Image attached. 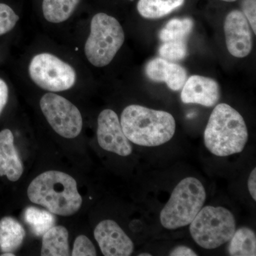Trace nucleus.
I'll return each mask as SVG.
<instances>
[{
    "mask_svg": "<svg viewBox=\"0 0 256 256\" xmlns=\"http://www.w3.org/2000/svg\"><path fill=\"white\" fill-rule=\"evenodd\" d=\"M28 195L33 203L62 216L77 213L82 205V197L75 178L54 170L37 176L28 186Z\"/></svg>",
    "mask_w": 256,
    "mask_h": 256,
    "instance_id": "f257e3e1",
    "label": "nucleus"
},
{
    "mask_svg": "<svg viewBox=\"0 0 256 256\" xmlns=\"http://www.w3.org/2000/svg\"><path fill=\"white\" fill-rule=\"evenodd\" d=\"M120 124L130 142L144 146H160L169 142L176 129L174 117L169 112L138 105L128 106L124 109Z\"/></svg>",
    "mask_w": 256,
    "mask_h": 256,
    "instance_id": "f03ea898",
    "label": "nucleus"
},
{
    "mask_svg": "<svg viewBox=\"0 0 256 256\" xmlns=\"http://www.w3.org/2000/svg\"><path fill=\"white\" fill-rule=\"evenodd\" d=\"M204 138L210 152L227 156L244 150L248 132L242 114L228 104H220L210 114Z\"/></svg>",
    "mask_w": 256,
    "mask_h": 256,
    "instance_id": "7ed1b4c3",
    "label": "nucleus"
},
{
    "mask_svg": "<svg viewBox=\"0 0 256 256\" xmlns=\"http://www.w3.org/2000/svg\"><path fill=\"white\" fill-rule=\"evenodd\" d=\"M206 198V190L198 178H184L174 188L169 201L161 210L162 225L169 230L190 225L204 206Z\"/></svg>",
    "mask_w": 256,
    "mask_h": 256,
    "instance_id": "20e7f679",
    "label": "nucleus"
},
{
    "mask_svg": "<svg viewBox=\"0 0 256 256\" xmlns=\"http://www.w3.org/2000/svg\"><path fill=\"white\" fill-rule=\"evenodd\" d=\"M124 42V28L116 18L105 13L92 18L90 32L85 44L87 60L96 67L108 65Z\"/></svg>",
    "mask_w": 256,
    "mask_h": 256,
    "instance_id": "39448f33",
    "label": "nucleus"
},
{
    "mask_svg": "<svg viewBox=\"0 0 256 256\" xmlns=\"http://www.w3.org/2000/svg\"><path fill=\"white\" fill-rule=\"evenodd\" d=\"M190 225L192 238L204 249L222 246L230 240L236 230L233 214L222 206L202 207Z\"/></svg>",
    "mask_w": 256,
    "mask_h": 256,
    "instance_id": "423d86ee",
    "label": "nucleus"
},
{
    "mask_svg": "<svg viewBox=\"0 0 256 256\" xmlns=\"http://www.w3.org/2000/svg\"><path fill=\"white\" fill-rule=\"evenodd\" d=\"M30 78L38 87L50 92L68 90L76 80L72 66L50 54H37L28 66Z\"/></svg>",
    "mask_w": 256,
    "mask_h": 256,
    "instance_id": "0eeeda50",
    "label": "nucleus"
},
{
    "mask_svg": "<svg viewBox=\"0 0 256 256\" xmlns=\"http://www.w3.org/2000/svg\"><path fill=\"white\" fill-rule=\"evenodd\" d=\"M40 108L50 127L62 137L73 139L82 130L80 111L72 102L53 92L42 96Z\"/></svg>",
    "mask_w": 256,
    "mask_h": 256,
    "instance_id": "6e6552de",
    "label": "nucleus"
},
{
    "mask_svg": "<svg viewBox=\"0 0 256 256\" xmlns=\"http://www.w3.org/2000/svg\"><path fill=\"white\" fill-rule=\"evenodd\" d=\"M98 142L101 148L120 156L132 152V146L122 131L118 116L110 109H106L98 118Z\"/></svg>",
    "mask_w": 256,
    "mask_h": 256,
    "instance_id": "1a4fd4ad",
    "label": "nucleus"
},
{
    "mask_svg": "<svg viewBox=\"0 0 256 256\" xmlns=\"http://www.w3.org/2000/svg\"><path fill=\"white\" fill-rule=\"evenodd\" d=\"M226 44L229 53L236 58H244L250 53L252 35L250 24L242 12L234 10L224 22Z\"/></svg>",
    "mask_w": 256,
    "mask_h": 256,
    "instance_id": "9d476101",
    "label": "nucleus"
},
{
    "mask_svg": "<svg viewBox=\"0 0 256 256\" xmlns=\"http://www.w3.org/2000/svg\"><path fill=\"white\" fill-rule=\"evenodd\" d=\"M94 236L104 256H129L134 252L132 240L114 220H104L98 224Z\"/></svg>",
    "mask_w": 256,
    "mask_h": 256,
    "instance_id": "9b49d317",
    "label": "nucleus"
},
{
    "mask_svg": "<svg viewBox=\"0 0 256 256\" xmlns=\"http://www.w3.org/2000/svg\"><path fill=\"white\" fill-rule=\"evenodd\" d=\"M181 94L184 104L212 107L220 99V87L214 79L194 75L186 80Z\"/></svg>",
    "mask_w": 256,
    "mask_h": 256,
    "instance_id": "f8f14e48",
    "label": "nucleus"
},
{
    "mask_svg": "<svg viewBox=\"0 0 256 256\" xmlns=\"http://www.w3.org/2000/svg\"><path fill=\"white\" fill-rule=\"evenodd\" d=\"M146 73L150 80L154 82H164L172 90L182 88L188 80L186 69L162 58H154L148 62Z\"/></svg>",
    "mask_w": 256,
    "mask_h": 256,
    "instance_id": "ddd939ff",
    "label": "nucleus"
},
{
    "mask_svg": "<svg viewBox=\"0 0 256 256\" xmlns=\"http://www.w3.org/2000/svg\"><path fill=\"white\" fill-rule=\"evenodd\" d=\"M24 165L15 148L14 136L9 129L0 132V176L16 182L23 174Z\"/></svg>",
    "mask_w": 256,
    "mask_h": 256,
    "instance_id": "4468645a",
    "label": "nucleus"
},
{
    "mask_svg": "<svg viewBox=\"0 0 256 256\" xmlns=\"http://www.w3.org/2000/svg\"><path fill=\"white\" fill-rule=\"evenodd\" d=\"M42 256H68V232L62 226H54L42 236Z\"/></svg>",
    "mask_w": 256,
    "mask_h": 256,
    "instance_id": "2eb2a0df",
    "label": "nucleus"
},
{
    "mask_svg": "<svg viewBox=\"0 0 256 256\" xmlns=\"http://www.w3.org/2000/svg\"><path fill=\"white\" fill-rule=\"evenodd\" d=\"M26 232L18 220L6 216L0 220V250L4 252H16L21 246Z\"/></svg>",
    "mask_w": 256,
    "mask_h": 256,
    "instance_id": "dca6fc26",
    "label": "nucleus"
},
{
    "mask_svg": "<svg viewBox=\"0 0 256 256\" xmlns=\"http://www.w3.org/2000/svg\"><path fill=\"white\" fill-rule=\"evenodd\" d=\"M228 252L232 256H256V233L248 227L236 230L228 242Z\"/></svg>",
    "mask_w": 256,
    "mask_h": 256,
    "instance_id": "f3484780",
    "label": "nucleus"
},
{
    "mask_svg": "<svg viewBox=\"0 0 256 256\" xmlns=\"http://www.w3.org/2000/svg\"><path fill=\"white\" fill-rule=\"evenodd\" d=\"M185 0H139L138 12L146 18H160L182 6Z\"/></svg>",
    "mask_w": 256,
    "mask_h": 256,
    "instance_id": "a211bd4d",
    "label": "nucleus"
},
{
    "mask_svg": "<svg viewBox=\"0 0 256 256\" xmlns=\"http://www.w3.org/2000/svg\"><path fill=\"white\" fill-rule=\"evenodd\" d=\"M80 0H44V16L50 23H62L68 20Z\"/></svg>",
    "mask_w": 256,
    "mask_h": 256,
    "instance_id": "6ab92c4d",
    "label": "nucleus"
},
{
    "mask_svg": "<svg viewBox=\"0 0 256 256\" xmlns=\"http://www.w3.org/2000/svg\"><path fill=\"white\" fill-rule=\"evenodd\" d=\"M24 220L30 226L32 232L37 236H42L56 223L54 214L48 210H40L33 206L28 207L25 210Z\"/></svg>",
    "mask_w": 256,
    "mask_h": 256,
    "instance_id": "aec40b11",
    "label": "nucleus"
},
{
    "mask_svg": "<svg viewBox=\"0 0 256 256\" xmlns=\"http://www.w3.org/2000/svg\"><path fill=\"white\" fill-rule=\"evenodd\" d=\"M193 21L190 18H173L160 32L162 42L183 41L190 34Z\"/></svg>",
    "mask_w": 256,
    "mask_h": 256,
    "instance_id": "412c9836",
    "label": "nucleus"
},
{
    "mask_svg": "<svg viewBox=\"0 0 256 256\" xmlns=\"http://www.w3.org/2000/svg\"><path fill=\"white\" fill-rule=\"evenodd\" d=\"M159 53L164 60L168 62H174L184 58L188 50L186 44L184 41L168 42H164L160 46Z\"/></svg>",
    "mask_w": 256,
    "mask_h": 256,
    "instance_id": "4be33fe9",
    "label": "nucleus"
},
{
    "mask_svg": "<svg viewBox=\"0 0 256 256\" xmlns=\"http://www.w3.org/2000/svg\"><path fill=\"white\" fill-rule=\"evenodd\" d=\"M20 18L8 4L0 3V35L12 30Z\"/></svg>",
    "mask_w": 256,
    "mask_h": 256,
    "instance_id": "5701e85b",
    "label": "nucleus"
},
{
    "mask_svg": "<svg viewBox=\"0 0 256 256\" xmlns=\"http://www.w3.org/2000/svg\"><path fill=\"white\" fill-rule=\"evenodd\" d=\"M97 255L96 248L92 240L84 235H80L74 242L72 256H95Z\"/></svg>",
    "mask_w": 256,
    "mask_h": 256,
    "instance_id": "b1692460",
    "label": "nucleus"
},
{
    "mask_svg": "<svg viewBox=\"0 0 256 256\" xmlns=\"http://www.w3.org/2000/svg\"><path fill=\"white\" fill-rule=\"evenodd\" d=\"M256 0H244L242 2V13L250 24V28L254 30V34L256 32Z\"/></svg>",
    "mask_w": 256,
    "mask_h": 256,
    "instance_id": "393cba45",
    "label": "nucleus"
},
{
    "mask_svg": "<svg viewBox=\"0 0 256 256\" xmlns=\"http://www.w3.org/2000/svg\"><path fill=\"white\" fill-rule=\"evenodd\" d=\"M8 97H9V88L8 85L2 79L0 78V114L8 104Z\"/></svg>",
    "mask_w": 256,
    "mask_h": 256,
    "instance_id": "a878e982",
    "label": "nucleus"
},
{
    "mask_svg": "<svg viewBox=\"0 0 256 256\" xmlns=\"http://www.w3.org/2000/svg\"><path fill=\"white\" fill-rule=\"evenodd\" d=\"M170 256H196L197 254L192 248L185 246H178L170 252Z\"/></svg>",
    "mask_w": 256,
    "mask_h": 256,
    "instance_id": "bb28decb",
    "label": "nucleus"
},
{
    "mask_svg": "<svg viewBox=\"0 0 256 256\" xmlns=\"http://www.w3.org/2000/svg\"><path fill=\"white\" fill-rule=\"evenodd\" d=\"M248 188L249 193L250 196L254 198V201H256V169L254 168L249 175L248 180Z\"/></svg>",
    "mask_w": 256,
    "mask_h": 256,
    "instance_id": "cd10ccee",
    "label": "nucleus"
},
{
    "mask_svg": "<svg viewBox=\"0 0 256 256\" xmlns=\"http://www.w3.org/2000/svg\"><path fill=\"white\" fill-rule=\"evenodd\" d=\"M2 256H14V254L13 252H5V254L2 255Z\"/></svg>",
    "mask_w": 256,
    "mask_h": 256,
    "instance_id": "c85d7f7f",
    "label": "nucleus"
},
{
    "mask_svg": "<svg viewBox=\"0 0 256 256\" xmlns=\"http://www.w3.org/2000/svg\"><path fill=\"white\" fill-rule=\"evenodd\" d=\"M140 256H151L150 254H148V252H143V254H140L139 255Z\"/></svg>",
    "mask_w": 256,
    "mask_h": 256,
    "instance_id": "c756f323",
    "label": "nucleus"
},
{
    "mask_svg": "<svg viewBox=\"0 0 256 256\" xmlns=\"http://www.w3.org/2000/svg\"><path fill=\"white\" fill-rule=\"evenodd\" d=\"M222 1L228 2H235L236 1V0H222Z\"/></svg>",
    "mask_w": 256,
    "mask_h": 256,
    "instance_id": "7c9ffc66",
    "label": "nucleus"
},
{
    "mask_svg": "<svg viewBox=\"0 0 256 256\" xmlns=\"http://www.w3.org/2000/svg\"><path fill=\"white\" fill-rule=\"evenodd\" d=\"M130 1H133V0H130Z\"/></svg>",
    "mask_w": 256,
    "mask_h": 256,
    "instance_id": "2f4dec72",
    "label": "nucleus"
}]
</instances>
